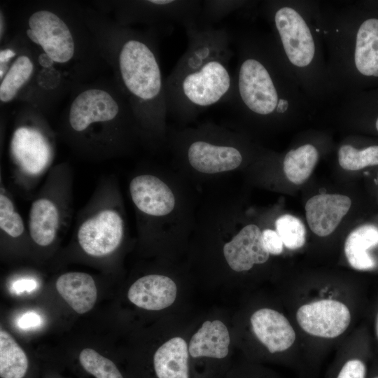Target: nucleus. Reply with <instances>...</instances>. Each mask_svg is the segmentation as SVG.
Instances as JSON below:
<instances>
[{
	"label": "nucleus",
	"mask_w": 378,
	"mask_h": 378,
	"mask_svg": "<svg viewBox=\"0 0 378 378\" xmlns=\"http://www.w3.org/2000/svg\"><path fill=\"white\" fill-rule=\"evenodd\" d=\"M230 342L229 332L223 322L206 321L192 335L188 351L193 358H223L228 354Z\"/></svg>",
	"instance_id": "20"
},
{
	"label": "nucleus",
	"mask_w": 378,
	"mask_h": 378,
	"mask_svg": "<svg viewBox=\"0 0 378 378\" xmlns=\"http://www.w3.org/2000/svg\"><path fill=\"white\" fill-rule=\"evenodd\" d=\"M315 1L267 0L259 13L283 61L317 110L331 106L326 71V52L314 15Z\"/></svg>",
	"instance_id": "5"
},
{
	"label": "nucleus",
	"mask_w": 378,
	"mask_h": 378,
	"mask_svg": "<svg viewBox=\"0 0 378 378\" xmlns=\"http://www.w3.org/2000/svg\"><path fill=\"white\" fill-rule=\"evenodd\" d=\"M177 287L174 280L163 274H150L140 277L130 286L127 298L138 307L158 311L172 305Z\"/></svg>",
	"instance_id": "16"
},
{
	"label": "nucleus",
	"mask_w": 378,
	"mask_h": 378,
	"mask_svg": "<svg viewBox=\"0 0 378 378\" xmlns=\"http://www.w3.org/2000/svg\"><path fill=\"white\" fill-rule=\"evenodd\" d=\"M15 55V52L9 48L1 50L0 52L1 66H3L6 62Z\"/></svg>",
	"instance_id": "33"
},
{
	"label": "nucleus",
	"mask_w": 378,
	"mask_h": 378,
	"mask_svg": "<svg viewBox=\"0 0 378 378\" xmlns=\"http://www.w3.org/2000/svg\"><path fill=\"white\" fill-rule=\"evenodd\" d=\"M79 360L84 370L96 378H123L113 362L94 349H83Z\"/></svg>",
	"instance_id": "28"
},
{
	"label": "nucleus",
	"mask_w": 378,
	"mask_h": 378,
	"mask_svg": "<svg viewBox=\"0 0 378 378\" xmlns=\"http://www.w3.org/2000/svg\"><path fill=\"white\" fill-rule=\"evenodd\" d=\"M274 225L285 248L295 251L304 246L306 242V229L299 218L284 214L276 219Z\"/></svg>",
	"instance_id": "27"
},
{
	"label": "nucleus",
	"mask_w": 378,
	"mask_h": 378,
	"mask_svg": "<svg viewBox=\"0 0 378 378\" xmlns=\"http://www.w3.org/2000/svg\"><path fill=\"white\" fill-rule=\"evenodd\" d=\"M34 65L26 55L18 57L11 65L1 80L0 99L3 102L11 101L20 89L31 77Z\"/></svg>",
	"instance_id": "24"
},
{
	"label": "nucleus",
	"mask_w": 378,
	"mask_h": 378,
	"mask_svg": "<svg viewBox=\"0 0 378 378\" xmlns=\"http://www.w3.org/2000/svg\"><path fill=\"white\" fill-rule=\"evenodd\" d=\"M378 246V227L365 224L352 230L344 244V253L349 265L357 271H372L377 260L371 253Z\"/></svg>",
	"instance_id": "18"
},
{
	"label": "nucleus",
	"mask_w": 378,
	"mask_h": 378,
	"mask_svg": "<svg viewBox=\"0 0 378 378\" xmlns=\"http://www.w3.org/2000/svg\"><path fill=\"white\" fill-rule=\"evenodd\" d=\"M56 288L62 298L78 314L92 309L97 298L93 278L84 272H71L62 274L57 280Z\"/></svg>",
	"instance_id": "19"
},
{
	"label": "nucleus",
	"mask_w": 378,
	"mask_h": 378,
	"mask_svg": "<svg viewBox=\"0 0 378 378\" xmlns=\"http://www.w3.org/2000/svg\"><path fill=\"white\" fill-rule=\"evenodd\" d=\"M257 4L255 1L244 0L203 1L200 24L213 25L234 12L253 8Z\"/></svg>",
	"instance_id": "26"
},
{
	"label": "nucleus",
	"mask_w": 378,
	"mask_h": 378,
	"mask_svg": "<svg viewBox=\"0 0 378 378\" xmlns=\"http://www.w3.org/2000/svg\"><path fill=\"white\" fill-rule=\"evenodd\" d=\"M128 190L142 236L171 244L190 239L200 192L171 166L138 171Z\"/></svg>",
	"instance_id": "6"
},
{
	"label": "nucleus",
	"mask_w": 378,
	"mask_h": 378,
	"mask_svg": "<svg viewBox=\"0 0 378 378\" xmlns=\"http://www.w3.org/2000/svg\"><path fill=\"white\" fill-rule=\"evenodd\" d=\"M372 328L374 337L375 339V341L378 344V305L375 312H374Z\"/></svg>",
	"instance_id": "34"
},
{
	"label": "nucleus",
	"mask_w": 378,
	"mask_h": 378,
	"mask_svg": "<svg viewBox=\"0 0 378 378\" xmlns=\"http://www.w3.org/2000/svg\"><path fill=\"white\" fill-rule=\"evenodd\" d=\"M153 366L158 378H189L186 342L176 337L164 343L154 354Z\"/></svg>",
	"instance_id": "21"
},
{
	"label": "nucleus",
	"mask_w": 378,
	"mask_h": 378,
	"mask_svg": "<svg viewBox=\"0 0 378 378\" xmlns=\"http://www.w3.org/2000/svg\"><path fill=\"white\" fill-rule=\"evenodd\" d=\"M377 181H378V174H377Z\"/></svg>",
	"instance_id": "37"
},
{
	"label": "nucleus",
	"mask_w": 378,
	"mask_h": 378,
	"mask_svg": "<svg viewBox=\"0 0 378 378\" xmlns=\"http://www.w3.org/2000/svg\"><path fill=\"white\" fill-rule=\"evenodd\" d=\"M314 15L332 106L378 80V17L347 1H315Z\"/></svg>",
	"instance_id": "4"
},
{
	"label": "nucleus",
	"mask_w": 378,
	"mask_h": 378,
	"mask_svg": "<svg viewBox=\"0 0 378 378\" xmlns=\"http://www.w3.org/2000/svg\"><path fill=\"white\" fill-rule=\"evenodd\" d=\"M118 61L142 134L153 145L166 146L169 127L164 81L154 48L143 38L130 35L120 47Z\"/></svg>",
	"instance_id": "8"
},
{
	"label": "nucleus",
	"mask_w": 378,
	"mask_h": 378,
	"mask_svg": "<svg viewBox=\"0 0 378 378\" xmlns=\"http://www.w3.org/2000/svg\"><path fill=\"white\" fill-rule=\"evenodd\" d=\"M42 323L41 316L34 312H27L20 316L18 321V326L20 329L28 330L36 328Z\"/></svg>",
	"instance_id": "31"
},
{
	"label": "nucleus",
	"mask_w": 378,
	"mask_h": 378,
	"mask_svg": "<svg viewBox=\"0 0 378 378\" xmlns=\"http://www.w3.org/2000/svg\"><path fill=\"white\" fill-rule=\"evenodd\" d=\"M338 103H341V104H345V105H347V106H353V107H357V108H370V109H377L378 110V108H370V107H365V106H358V105H354V104H351L350 103H348L346 102H340ZM374 128L375 130H377V132H378V113L376 115V118H375V120L374 122Z\"/></svg>",
	"instance_id": "35"
},
{
	"label": "nucleus",
	"mask_w": 378,
	"mask_h": 378,
	"mask_svg": "<svg viewBox=\"0 0 378 378\" xmlns=\"http://www.w3.org/2000/svg\"><path fill=\"white\" fill-rule=\"evenodd\" d=\"M282 304L302 340L307 370H316L356 328L361 290L347 279L307 277L289 281Z\"/></svg>",
	"instance_id": "3"
},
{
	"label": "nucleus",
	"mask_w": 378,
	"mask_h": 378,
	"mask_svg": "<svg viewBox=\"0 0 378 378\" xmlns=\"http://www.w3.org/2000/svg\"><path fill=\"white\" fill-rule=\"evenodd\" d=\"M351 205V199L340 194H320L309 199L306 218L311 230L324 237L332 234Z\"/></svg>",
	"instance_id": "15"
},
{
	"label": "nucleus",
	"mask_w": 378,
	"mask_h": 378,
	"mask_svg": "<svg viewBox=\"0 0 378 378\" xmlns=\"http://www.w3.org/2000/svg\"><path fill=\"white\" fill-rule=\"evenodd\" d=\"M340 166L349 171H357L378 165V145L358 148L349 143L342 144L337 150Z\"/></svg>",
	"instance_id": "25"
},
{
	"label": "nucleus",
	"mask_w": 378,
	"mask_h": 378,
	"mask_svg": "<svg viewBox=\"0 0 378 378\" xmlns=\"http://www.w3.org/2000/svg\"><path fill=\"white\" fill-rule=\"evenodd\" d=\"M120 112V106L111 94L100 89H88L73 101L69 121L71 128L80 132L92 124L115 119Z\"/></svg>",
	"instance_id": "13"
},
{
	"label": "nucleus",
	"mask_w": 378,
	"mask_h": 378,
	"mask_svg": "<svg viewBox=\"0 0 378 378\" xmlns=\"http://www.w3.org/2000/svg\"><path fill=\"white\" fill-rule=\"evenodd\" d=\"M235 42L237 59L230 104L242 123L275 128L317 110L283 61L270 32L244 31Z\"/></svg>",
	"instance_id": "1"
},
{
	"label": "nucleus",
	"mask_w": 378,
	"mask_h": 378,
	"mask_svg": "<svg viewBox=\"0 0 378 378\" xmlns=\"http://www.w3.org/2000/svg\"><path fill=\"white\" fill-rule=\"evenodd\" d=\"M252 334L266 353L290 368L307 371L304 346L284 305L261 307L249 317Z\"/></svg>",
	"instance_id": "9"
},
{
	"label": "nucleus",
	"mask_w": 378,
	"mask_h": 378,
	"mask_svg": "<svg viewBox=\"0 0 378 378\" xmlns=\"http://www.w3.org/2000/svg\"><path fill=\"white\" fill-rule=\"evenodd\" d=\"M11 152L21 172L31 176L41 174L51 158L45 137L38 130L27 127H19L14 132Z\"/></svg>",
	"instance_id": "14"
},
{
	"label": "nucleus",
	"mask_w": 378,
	"mask_h": 378,
	"mask_svg": "<svg viewBox=\"0 0 378 378\" xmlns=\"http://www.w3.org/2000/svg\"><path fill=\"white\" fill-rule=\"evenodd\" d=\"M0 228L10 237L18 238L24 232L25 226L11 199L1 190Z\"/></svg>",
	"instance_id": "29"
},
{
	"label": "nucleus",
	"mask_w": 378,
	"mask_h": 378,
	"mask_svg": "<svg viewBox=\"0 0 378 378\" xmlns=\"http://www.w3.org/2000/svg\"><path fill=\"white\" fill-rule=\"evenodd\" d=\"M262 243L270 255H281L284 248V243L276 230L265 228L262 230Z\"/></svg>",
	"instance_id": "30"
},
{
	"label": "nucleus",
	"mask_w": 378,
	"mask_h": 378,
	"mask_svg": "<svg viewBox=\"0 0 378 378\" xmlns=\"http://www.w3.org/2000/svg\"><path fill=\"white\" fill-rule=\"evenodd\" d=\"M38 287L37 281L31 278H22L15 281L11 287L10 291L16 295L22 294L24 292L30 293L35 290Z\"/></svg>",
	"instance_id": "32"
},
{
	"label": "nucleus",
	"mask_w": 378,
	"mask_h": 378,
	"mask_svg": "<svg viewBox=\"0 0 378 378\" xmlns=\"http://www.w3.org/2000/svg\"><path fill=\"white\" fill-rule=\"evenodd\" d=\"M27 368L28 359L25 352L8 332L1 330V378H23Z\"/></svg>",
	"instance_id": "23"
},
{
	"label": "nucleus",
	"mask_w": 378,
	"mask_h": 378,
	"mask_svg": "<svg viewBox=\"0 0 378 378\" xmlns=\"http://www.w3.org/2000/svg\"><path fill=\"white\" fill-rule=\"evenodd\" d=\"M319 158V150L312 143H304L289 150L283 159L287 178L300 185L308 179Z\"/></svg>",
	"instance_id": "22"
},
{
	"label": "nucleus",
	"mask_w": 378,
	"mask_h": 378,
	"mask_svg": "<svg viewBox=\"0 0 378 378\" xmlns=\"http://www.w3.org/2000/svg\"><path fill=\"white\" fill-rule=\"evenodd\" d=\"M27 35L41 46L53 62L65 63L74 54V41L66 23L55 13L41 10L34 13L28 21Z\"/></svg>",
	"instance_id": "11"
},
{
	"label": "nucleus",
	"mask_w": 378,
	"mask_h": 378,
	"mask_svg": "<svg viewBox=\"0 0 378 378\" xmlns=\"http://www.w3.org/2000/svg\"><path fill=\"white\" fill-rule=\"evenodd\" d=\"M127 223L121 198L115 204L94 211L80 224L77 239L89 255L102 257L114 252L121 244Z\"/></svg>",
	"instance_id": "10"
},
{
	"label": "nucleus",
	"mask_w": 378,
	"mask_h": 378,
	"mask_svg": "<svg viewBox=\"0 0 378 378\" xmlns=\"http://www.w3.org/2000/svg\"><path fill=\"white\" fill-rule=\"evenodd\" d=\"M188 46L164 81L167 115L179 127L218 104H230L234 92L230 62L232 37L223 27L200 23L184 27Z\"/></svg>",
	"instance_id": "2"
},
{
	"label": "nucleus",
	"mask_w": 378,
	"mask_h": 378,
	"mask_svg": "<svg viewBox=\"0 0 378 378\" xmlns=\"http://www.w3.org/2000/svg\"><path fill=\"white\" fill-rule=\"evenodd\" d=\"M368 378H378V363H372Z\"/></svg>",
	"instance_id": "36"
},
{
	"label": "nucleus",
	"mask_w": 378,
	"mask_h": 378,
	"mask_svg": "<svg viewBox=\"0 0 378 378\" xmlns=\"http://www.w3.org/2000/svg\"><path fill=\"white\" fill-rule=\"evenodd\" d=\"M61 209L50 196L43 195L31 204L28 229L35 244L48 246L55 239L61 223Z\"/></svg>",
	"instance_id": "17"
},
{
	"label": "nucleus",
	"mask_w": 378,
	"mask_h": 378,
	"mask_svg": "<svg viewBox=\"0 0 378 378\" xmlns=\"http://www.w3.org/2000/svg\"><path fill=\"white\" fill-rule=\"evenodd\" d=\"M368 331L356 328L336 349L325 378H368L372 362Z\"/></svg>",
	"instance_id": "12"
},
{
	"label": "nucleus",
	"mask_w": 378,
	"mask_h": 378,
	"mask_svg": "<svg viewBox=\"0 0 378 378\" xmlns=\"http://www.w3.org/2000/svg\"><path fill=\"white\" fill-rule=\"evenodd\" d=\"M170 166L199 190L243 167L258 148L243 132L211 122L168 127Z\"/></svg>",
	"instance_id": "7"
}]
</instances>
